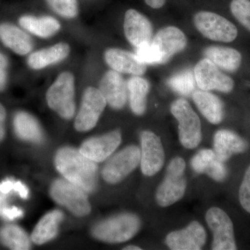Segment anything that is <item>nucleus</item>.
<instances>
[{
	"label": "nucleus",
	"instance_id": "nucleus-1",
	"mask_svg": "<svg viewBox=\"0 0 250 250\" xmlns=\"http://www.w3.org/2000/svg\"><path fill=\"white\" fill-rule=\"evenodd\" d=\"M55 165L65 179L84 191L92 192L96 188L98 167L80 150L70 147L59 149L56 154Z\"/></svg>",
	"mask_w": 250,
	"mask_h": 250
},
{
	"label": "nucleus",
	"instance_id": "nucleus-2",
	"mask_svg": "<svg viewBox=\"0 0 250 250\" xmlns=\"http://www.w3.org/2000/svg\"><path fill=\"white\" fill-rule=\"evenodd\" d=\"M170 111L179 124V141L187 149H194L202 140V126L200 118L190 104L184 99L172 103Z\"/></svg>",
	"mask_w": 250,
	"mask_h": 250
},
{
	"label": "nucleus",
	"instance_id": "nucleus-3",
	"mask_svg": "<svg viewBox=\"0 0 250 250\" xmlns=\"http://www.w3.org/2000/svg\"><path fill=\"white\" fill-rule=\"evenodd\" d=\"M141 221L136 215L125 213L113 217L93 229V236L102 241L123 243L131 239L139 231Z\"/></svg>",
	"mask_w": 250,
	"mask_h": 250
},
{
	"label": "nucleus",
	"instance_id": "nucleus-4",
	"mask_svg": "<svg viewBox=\"0 0 250 250\" xmlns=\"http://www.w3.org/2000/svg\"><path fill=\"white\" fill-rule=\"evenodd\" d=\"M49 108L64 119H71L75 113V79L70 72H62L46 94Z\"/></svg>",
	"mask_w": 250,
	"mask_h": 250
},
{
	"label": "nucleus",
	"instance_id": "nucleus-5",
	"mask_svg": "<svg viewBox=\"0 0 250 250\" xmlns=\"http://www.w3.org/2000/svg\"><path fill=\"white\" fill-rule=\"evenodd\" d=\"M185 170L186 162L182 158L176 157L170 161L165 179L156 192L158 205L162 207H169L183 197L187 189Z\"/></svg>",
	"mask_w": 250,
	"mask_h": 250
},
{
	"label": "nucleus",
	"instance_id": "nucleus-6",
	"mask_svg": "<svg viewBox=\"0 0 250 250\" xmlns=\"http://www.w3.org/2000/svg\"><path fill=\"white\" fill-rule=\"evenodd\" d=\"M193 22L199 32L209 40L230 42L238 36L236 26L215 13L199 11L194 16Z\"/></svg>",
	"mask_w": 250,
	"mask_h": 250
},
{
	"label": "nucleus",
	"instance_id": "nucleus-7",
	"mask_svg": "<svg viewBox=\"0 0 250 250\" xmlns=\"http://www.w3.org/2000/svg\"><path fill=\"white\" fill-rule=\"evenodd\" d=\"M51 195L59 205L73 214L82 217L89 214L90 205L83 189L69 181L59 179L51 187Z\"/></svg>",
	"mask_w": 250,
	"mask_h": 250
},
{
	"label": "nucleus",
	"instance_id": "nucleus-8",
	"mask_svg": "<svg viewBox=\"0 0 250 250\" xmlns=\"http://www.w3.org/2000/svg\"><path fill=\"white\" fill-rule=\"evenodd\" d=\"M141 163V149L137 146L125 147L108 160L103 170V178L114 184L127 177Z\"/></svg>",
	"mask_w": 250,
	"mask_h": 250
},
{
	"label": "nucleus",
	"instance_id": "nucleus-9",
	"mask_svg": "<svg viewBox=\"0 0 250 250\" xmlns=\"http://www.w3.org/2000/svg\"><path fill=\"white\" fill-rule=\"evenodd\" d=\"M206 220L213 233V250H236L232 221L221 208L213 207L206 214Z\"/></svg>",
	"mask_w": 250,
	"mask_h": 250
},
{
	"label": "nucleus",
	"instance_id": "nucleus-10",
	"mask_svg": "<svg viewBox=\"0 0 250 250\" xmlns=\"http://www.w3.org/2000/svg\"><path fill=\"white\" fill-rule=\"evenodd\" d=\"M106 104V100L100 90L93 87L87 88L83 93L80 111L75 119V129L81 132L93 129L98 123Z\"/></svg>",
	"mask_w": 250,
	"mask_h": 250
},
{
	"label": "nucleus",
	"instance_id": "nucleus-11",
	"mask_svg": "<svg viewBox=\"0 0 250 250\" xmlns=\"http://www.w3.org/2000/svg\"><path fill=\"white\" fill-rule=\"evenodd\" d=\"M193 72L197 85L200 90H215L228 93L234 87L232 79L220 71L219 67L207 58L197 62Z\"/></svg>",
	"mask_w": 250,
	"mask_h": 250
},
{
	"label": "nucleus",
	"instance_id": "nucleus-12",
	"mask_svg": "<svg viewBox=\"0 0 250 250\" xmlns=\"http://www.w3.org/2000/svg\"><path fill=\"white\" fill-rule=\"evenodd\" d=\"M165 161V152L160 138L150 131L141 134V167L143 174L154 175L161 170Z\"/></svg>",
	"mask_w": 250,
	"mask_h": 250
},
{
	"label": "nucleus",
	"instance_id": "nucleus-13",
	"mask_svg": "<svg viewBox=\"0 0 250 250\" xmlns=\"http://www.w3.org/2000/svg\"><path fill=\"white\" fill-rule=\"evenodd\" d=\"M151 42L160 54L161 64H163L183 51L187 47L188 41L185 34L180 29L168 26L159 29Z\"/></svg>",
	"mask_w": 250,
	"mask_h": 250
},
{
	"label": "nucleus",
	"instance_id": "nucleus-14",
	"mask_svg": "<svg viewBox=\"0 0 250 250\" xmlns=\"http://www.w3.org/2000/svg\"><path fill=\"white\" fill-rule=\"evenodd\" d=\"M124 31L129 43L136 48L152 42V22L136 10L129 9L125 13Z\"/></svg>",
	"mask_w": 250,
	"mask_h": 250
},
{
	"label": "nucleus",
	"instance_id": "nucleus-15",
	"mask_svg": "<svg viewBox=\"0 0 250 250\" xmlns=\"http://www.w3.org/2000/svg\"><path fill=\"white\" fill-rule=\"evenodd\" d=\"M207 233L198 222L193 221L185 229L172 231L166 237V244L173 250H200L205 246Z\"/></svg>",
	"mask_w": 250,
	"mask_h": 250
},
{
	"label": "nucleus",
	"instance_id": "nucleus-16",
	"mask_svg": "<svg viewBox=\"0 0 250 250\" xmlns=\"http://www.w3.org/2000/svg\"><path fill=\"white\" fill-rule=\"evenodd\" d=\"M121 134L119 131L87 140L81 146L80 151L94 162H102L115 152L121 144Z\"/></svg>",
	"mask_w": 250,
	"mask_h": 250
},
{
	"label": "nucleus",
	"instance_id": "nucleus-17",
	"mask_svg": "<svg viewBox=\"0 0 250 250\" xmlns=\"http://www.w3.org/2000/svg\"><path fill=\"white\" fill-rule=\"evenodd\" d=\"M99 90L113 109H121L126 104L127 85L119 72L113 70L106 72L100 82Z\"/></svg>",
	"mask_w": 250,
	"mask_h": 250
},
{
	"label": "nucleus",
	"instance_id": "nucleus-18",
	"mask_svg": "<svg viewBox=\"0 0 250 250\" xmlns=\"http://www.w3.org/2000/svg\"><path fill=\"white\" fill-rule=\"evenodd\" d=\"M104 59L112 70L119 73L141 76L147 70L146 64L140 62L136 54L118 48L108 49Z\"/></svg>",
	"mask_w": 250,
	"mask_h": 250
},
{
	"label": "nucleus",
	"instance_id": "nucleus-19",
	"mask_svg": "<svg viewBox=\"0 0 250 250\" xmlns=\"http://www.w3.org/2000/svg\"><path fill=\"white\" fill-rule=\"evenodd\" d=\"M0 40L6 47L18 55H27L34 47L30 36L10 23L0 24Z\"/></svg>",
	"mask_w": 250,
	"mask_h": 250
},
{
	"label": "nucleus",
	"instance_id": "nucleus-20",
	"mask_svg": "<svg viewBox=\"0 0 250 250\" xmlns=\"http://www.w3.org/2000/svg\"><path fill=\"white\" fill-rule=\"evenodd\" d=\"M247 148L246 141L229 130H220L215 135L214 152L219 160L223 162L233 154L244 152Z\"/></svg>",
	"mask_w": 250,
	"mask_h": 250
},
{
	"label": "nucleus",
	"instance_id": "nucleus-21",
	"mask_svg": "<svg viewBox=\"0 0 250 250\" xmlns=\"http://www.w3.org/2000/svg\"><path fill=\"white\" fill-rule=\"evenodd\" d=\"M223 163L217 158L214 151L202 149L194 156L191 165L197 173L207 174L217 182H221L228 174Z\"/></svg>",
	"mask_w": 250,
	"mask_h": 250
},
{
	"label": "nucleus",
	"instance_id": "nucleus-22",
	"mask_svg": "<svg viewBox=\"0 0 250 250\" xmlns=\"http://www.w3.org/2000/svg\"><path fill=\"white\" fill-rule=\"evenodd\" d=\"M192 98L199 111L209 123L218 125L224 116L223 104L216 95L207 90H195Z\"/></svg>",
	"mask_w": 250,
	"mask_h": 250
},
{
	"label": "nucleus",
	"instance_id": "nucleus-23",
	"mask_svg": "<svg viewBox=\"0 0 250 250\" xmlns=\"http://www.w3.org/2000/svg\"><path fill=\"white\" fill-rule=\"evenodd\" d=\"M70 53V47L66 43L60 42L48 48L33 52L27 59V63L31 69L41 70L49 65L62 62Z\"/></svg>",
	"mask_w": 250,
	"mask_h": 250
},
{
	"label": "nucleus",
	"instance_id": "nucleus-24",
	"mask_svg": "<svg viewBox=\"0 0 250 250\" xmlns=\"http://www.w3.org/2000/svg\"><path fill=\"white\" fill-rule=\"evenodd\" d=\"M205 58L216 66L228 72H235L241 65V54L236 49L221 46H210L205 49Z\"/></svg>",
	"mask_w": 250,
	"mask_h": 250
},
{
	"label": "nucleus",
	"instance_id": "nucleus-25",
	"mask_svg": "<svg viewBox=\"0 0 250 250\" xmlns=\"http://www.w3.org/2000/svg\"><path fill=\"white\" fill-rule=\"evenodd\" d=\"M19 24L31 34L43 39L57 34L61 28L59 21L51 16H23L20 18Z\"/></svg>",
	"mask_w": 250,
	"mask_h": 250
},
{
	"label": "nucleus",
	"instance_id": "nucleus-26",
	"mask_svg": "<svg viewBox=\"0 0 250 250\" xmlns=\"http://www.w3.org/2000/svg\"><path fill=\"white\" fill-rule=\"evenodd\" d=\"M126 85L131 111L134 114L141 116L146 110L147 96L150 87L149 82L143 77L134 76L129 79Z\"/></svg>",
	"mask_w": 250,
	"mask_h": 250
},
{
	"label": "nucleus",
	"instance_id": "nucleus-27",
	"mask_svg": "<svg viewBox=\"0 0 250 250\" xmlns=\"http://www.w3.org/2000/svg\"><path fill=\"white\" fill-rule=\"evenodd\" d=\"M63 218L60 210H52L43 217L31 234V239L35 244L42 245L53 239L57 234L59 225Z\"/></svg>",
	"mask_w": 250,
	"mask_h": 250
},
{
	"label": "nucleus",
	"instance_id": "nucleus-28",
	"mask_svg": "<svg viewBox=\"0 0 250 250\" xmlns=\"http://www.w3.org/2000/svg\"><path fill=\"white\" fill-rule=\"evenodd\" d=\"M14 126L18 137L24 141L39 143L42 140V129L39 122L27 112L20 111L16 113Z\"/></svg>",
	"mask_w": 250,
	"mask_h": 250
},
{
	"label": "nucleus",
	"instance_id": "nucleus-29",
	"mask_svg": "<svg viewBox=\"0 0 250 250\" xmlns=\"http://www.w3.org/2000/svg\"><path fill=\"white\" fill-rule=\"evenodd\" d=\"M0 240L4 246L15 250H27L30 242L27 233L16 225H7L0 230Z\"/></svg>",
	"mask_w": 250,
	"mask_h": 250
},
{
	"label": "nucleus",
	"instance_id": "nucleus-30",
	"mask_svg": "<svg viewBox=\"0 0 250 250\" xmlns=\"http://www.w3.org/2000/svg\"><path fill=\"white\" fill-rule=\"evenodd\" d=\"M167 83L174 91L187 97L192 95L197 85L194 72L189 69L174 74L167 81Z\"/></svg>",
	"mask_w": 250,
	"mask_h": 250
},
{
	"label": "nucleus",
	"instance_id": "nucleus-31",
	"mask_svg": "<svg viewBox=\"0 0 250 250\" xmlns=\"http://www.w3.org/2000/svg\"><path fill=\"white\" fill-rule=\"evenodd\" d=\"M56 14L65 18H74L78 14L77 0H46Z\"/></svg>",
	"mask_w": 250,
	"mask_h": 250
},
{
	"label": "nucleus",
	"instance_id": "nucleus-32",
	"mask_svg": "<svg viewBox=\"0 0 250 250\" xmlns=\"http://www.w3.org/2000/svg\"><path fill=\"white\" fill-rule=\"evenodd\" d=\"M230 9L237 21L250 31V0H232Z\"/></svg>",
	"mask_w": 250,
	"mask_h": 250
},
{
	"label": "nucleus",
	"instance_id": "nucleus-33",
	"mask_svg": "<svg viewBox=\"0 0 250 250\" xmlns=\"http://www.w3.org/2000/svg\"><path fill=\"white\" fill-rule=\"evenodd\" d=\"M136 50V54L140 62L146 64L155 65L161 64V56L156 47L152 45V42L146 44L139 47Z\"/></svg>",
	"mask_w": 250,
	"mask_h": 250
},
{
	"label": "nucleus",
	"instance_id": "nucleus-34",
	"mask_svg": "<svg viewBox=\"0 0 250 250\" xmlns=\"http://www.w3.org/2000/svg\"><path fill=\"white\" fill-rule=\"evenodd\" d=\"M239 200L243 208L250 213V166L245 174L240 187Z\"/></svg>",
	"mask_w": 250,
	"mask_h": 250
},
{
	"label": "nucleus",
	"instance_id": "nucleus-35",
	"mask_svg": "<svg viewBox=\"0 0 250 250\" xmlns=\"http://www.w3.org/2000/svg\"><path fill=\"white\" fill-rule=\"evenodd\" d=\"M9 61L6 56L0 52V92L3 91L6 86L8 80Z\"/></svg>",
	"mask_w": 250,
	"mask_h": 250
},
{
	"label": "nucleus",
	"instance_id": "nucleus-36",
	"mask_svg": "<svg viewBox=\"0 0 250 250\" xmlns=\"http://www.w3.org/2000/svg\"><path fill=\"white\" fill-rule=\"evenodd\" d=\"M23 215V212L22 210L17 208V207H11V208H8L6 207V208L3 211L2 215L1 218L4 219H7V220H13L14 219L21 218Z\"/></svg>",
	"mask_w": 250,
	"mask_h": 250
},
{
	"label": "nucleus",
	"instance_id": "nucleus-37",
	"mask_svg": "<svg viewBox=\"0 0 250 250\" xmlns=\"http://www.w3.org/2000/svg\"><path fill=\"white\" fill-rule=\"evenodd\" d=\"M14 190L17 192L20 196L24 199L27 198L29 195V190H28L27 188L21 182H14Z\"/></svg>",
	"mask_w": 250,
	"mask_h": 250
},
{
	"label": "nucleus",
	"instance_id": "nucleus-38",
	"mask_svg": "<svg viewBox=\"0 0 250 250\" xmlns=\"http://www.w3.org/2000/svg\"><path fill=\"white\" fill-rule=\"evenodd\" d=\"M14 182L11 180H6L0 184V192L8 194L11 190H14Z\"/></svg>",
	"mask_w": 250,
	"mask_h": 250
},
{
	"label": "nucleus",
	"instance_id": "nucleus-39",
	"mask_svg": "<svg viewBox=\"0 0 250 250\" xmlns=\"http://www.w3.org/2000/svg\"><path fill=\"white\" fill-rule=\"evenodd\" d=\"M145 2L152 9H159L165 5L166 0H145Z\"/></svg>",
	"mask_w": 250,
	"mask_h": 250
},
{
	"label": "nucleus",
	"instance_id": "nucleus-40",
	"mask_svg": "<svg viewBox=\"0 0 250 250\" xmlns=\"http://www.w3.org/2000/svg\"><path fill=\"white\" fill-rule=\"evenodd\" d=\"M6 194L0 192V217L2 215L3 211L6 208Z\"/></svg>",
	"mask_w": 250,
	"mask_h": 250
},
{
	"label": "nucleus",
	"instance_id": "nucleus-41",
	"mask_svg": "<svg viewBox=\"0 0 250 250\" xmlns=\"http://www.w3.org/2000/svg\"><path fill=\"white\" fill-rule=\"evenodd\" d=\"M5 134L4 123H0V141L4 139Z\"/></svg>",
	"mask_w": 250,
	"mask_h": 250
},
{
	"label": "nucleus",
	"instance_id": "nucleus-42",
	"mask_svg": "<svg viewBox=\"0 0 250 250\" xmlns=\"http://www.w3.org/2000/svg\"><path fill=\"white\" fill-rule=\"evenodd\" d=\"M125 250H141V248H140L139 247L134 246H130L128 247H126V248H124Z\"/></svg>",
	"mask_w": 250,
	"mask_h": 250
}]
</instances>
